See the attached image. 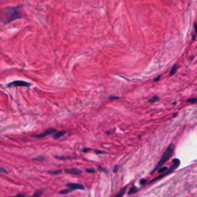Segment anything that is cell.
I'll return each instance as SVG.
<instances>
[{"label":"cell","mask_w":197,"mask_h":197,"mask_svg":"<svg viewBox=\"0 0 197 197\" xmlns=\"http://www.w3.org/2000/svg\"><path fill=\"white\" fill-rule=\"evenodd\" d=\"M126 187H124L115 197H122L124 195V194H125V192H126Z\"/></svg>","instance_id":"9c48e42d"},{"label":"cell","mask_w":197,"mask_h":197,"mask_svg":"<svg viewBox=\"0 0 197 197\" xmlns=\"http://www.w3.org/2000/svg\"><path fill=\"white\" fill-rule=\"evenodd\" d=\"M12 197H25L24 194H18L15 196H12Z\"/></svg>","instance_id":"d6986e66"},{"label":"cell","mask_w":197,"mask_h":197,"mask_svg":"<svg viewBox=\"0 0 197 197\" xmlns=\"http://www.w3.org/2000/svg\"><path fill=\"white\" fill-rule=\"evenodd\" d=\"M86 171H87V172H95V170L92 169H87Z\"/></svg>","instance_id":"ffe728a7"},{"label":"cell","mask_w":197,"mask_h":197,"mask_svg":"<svg viewBox=\"0 0 197 197\" xmlns=\"http://www.w3.org/2000/svg\"><path fill=\"white\" fill-rule=\"evenodd\" d=\"M30 83L25 81H15L8 84V86H29Z\"/></svg>","instance_id":"5b68a950"},{"label":"cell","mask_w":197,"mask_h":197,"mask_svg":"<svg viewBox=\"0 0 197 197\" xmlns=\"http://www.w3.org/2000/svg\"><path fill=\"white\" fill-rule=\"evenodd\" d=\"M61 172H62V171H60V170H56V171L49 172L50 174H53V175H57V174H59V173H61Z\"/></svg>","instance_id":"e0dca14e"},{"label":"cell","mask_w":197,"mask_h":197,"mask_svg":"<svg viewBox=\"0 0 197 197\" xmlns=\"http://www.w3.org/2000/svg\"><path fill=\"white\" fill-rule=\"evenodd\" d=\"M0 172H6V171L5 170V169L3 168H0Z\"/></svg>","instance_id":"cb8c5ba5"},{"label":"cell","mask_w":197,"mask_h":197,"mask_svg":"<svg viewBox=\"0 0 197 197\" xmlns=\"http://www.w3.org/2000/svg\"><path fill=\"white\" fill-rule=\"evenodd\" d=\"M146 182V179H142V180L140 181V184H141V185H143V184H145Z\"/></svg>","instance_id":"7402d4cb"},{"label":"cell","mask_w":197,"mask_h":197,"mask_svg":"<svg viewBox=\"0 0 197 197\" xmlns=\"http://www.w3.org/2000/svg\"><path fill=\"white\" fill-rule=\"evenodd\" d=\"M99 169L100 170H102V171H105V172H106V170L104 168H102L101 166H99Z\"/></svg>","instance_id":"603a6c76"},{"label":"cell","mask_w":197,"mask_h":197,"mask_svg":"<svg viewBox=\"0 0 197 197\" xmlns=\"http://www.w3.org/2000/svg\"><path fill=\"white\" fill-rule=\"evenodd\" d=\"M187 102H190V103H195L197 102V98H190L187 100Z\"/></svg>","instance_id":"9a60e30c"},{"label":"cell","mask_w":197,"mask_h":197,"mask_svg":"<svg viewBox=\"0 0 197 197\" xmlns=\"http://www.w3.org/2000/svg\"><path fill=\"white\" fill-rule=\"evenodd\" d=\"M66 133V131H60V132H56V133L54 135V136H53V139H59V138H61V137H63Z\"/></svg>","instance_id":"ba28073f"},{"label":"cell","mask_w":197,"mask_h":197,"mask_svg":"<svg viewBox=\"0 0 197 197\" xmlns=\"http://www.w3.org/2000/svg\"><path fill=\"white\" fill-rule=\"evenodd\" d=\"M55 132H56V129H47L46 131H45L43 133H41L39 135H35V136H33L35 138H38V139H43V138H44L46 136H49V135L53 134V133H55Z\"/></svg>","instance_id":"277c9868"},{"label":"cell","mask_w":197,"mask_h":197,"mask_svg":"<svg viewBox=\"0 0 197 197\" xmlns=\"http://www.w3.org/2000/svg\"><path fill=\"white\" fill-rule=\"evenodd\" d=\"M65 172L69 173V174H72V175H80L82 173V172L77 169V168H71V169H66Z\"/></svg>","instance_id":"52a82bcc"},{"label":"cell","mask_w":197,"mask_h":197,"mask_svg":"<svg viewBox=\"0 0 197 197\" xmlns=\"http://www.w3.org/2000/svg\"><path fill=\"white\" fill-rule=\"evenodd\" d=\"M174 149H175V146H174L173 144L169 145V146L166 149V150L164 152L162 158L160 159L159 162H158V164H157L156 166H155V168L153 169V171L152 172V173L154 172H155L157 169H159L161 168V166H162V165H163L165 162L168 161V160L170 159V157L172 156V153H173Z\"/></svg>","instance_id":"7a4b0ae2"},{"label":"cell","mask_w":197,"mask_h":197,"mask_svg":"<svg viewBox=\"0 0 197 197\" xmlns=\"http://www.w3.org/2000/svg\"><path fill=\"white\" fill-rule=\"evenodd\" d=\"M23 6H6L0 12V20L4 24H8L16 19L23 18Z\"/></svg>","instance_id":"6da1fadb"},{"label":"cell","mask_w":197,"mask_h":197,"mask_svg":"<svg viewBox=\"0 0 197 197\" xmlns=\"http://www.w3.org/2000/svg\"><path fill=\"white\" fill-rule=\"evenodd\" d=\"M36 160H39V161H43L45 159V158H42V157H39V158H36L35 159Z\"/></svg>","instance_id":"44dd1931"},{"label":"cell","mask_w":197,"mask_h":197,"mask_svg":"<svg viewBox=\"0 0 197 197\" xmlns=\"http://www.w3.org/2000/svg\"><path fill=\"white\" fill-rule=\"evenodd\" d=\"M168 169H168L166 166H164V167H162V168H160V169L158 170V172H159V173H162V172H165Z\"/></svg>","instance_id":"5bb4252c"},{"label":"cell","mask_w":197,"mask_h":197,"mask_svg":"<svg viewBox=\"0 0 197 197\" xmlns=\"http://www.w3.org/2000/svg\"><path fill=\"white\" fill-rule=\"evenodd\" d=\"M177 69H178V66L175 65V66L172 67V69H171V71H170V76H173V75L175 73V72L177 71Z\"/></svg>","instance_id":"30bf717a"},{"label":"cell","mask_w":197,"mask_h":197,"mask_svg":"<svg viewBox=\"0 0 197 197\" xmlns=\"http://www.w3.org/2000/svg\"><path fill=\"white\" fill-rule=\"evenodd\" d=\"M72 189H64V190H62V191H59V194H61V195H65V194H68L69 192H72Z\"/></svg>","instance_id":"7c38bea8"},{"label":"cell","mask_w":197,"mask_h":197,"mask_svg":"<svg viewBox=\"0 0 197 197\" xmlns=\"http://www.w3.org/2000/svg\"><path fill=\"white\" fill-rule=\"evenodd\" d=\"M96 152H97V153H102L103 152H102V151H96Z\"/></svg>","instance_id":"4316f807"},{"label":"cell","mask_w":197,"mask_h":197,"mask_svg":"<svg viewBox=\"0 0 197 197\" xmlns=\"http://www.w3.org/2000/svg\"><path fill=\"white\" fill-rule=\"evenodd\" d=\"M43 190L37 191L36 192H35V193L33 194V195L32 197H40L41 195H43Z\"/></svg>","instance_id":"8fae6325"},{"label":"cell","mask_w":197,"mask_h":197,"mask_svg":"<svg viewBox=\"0 0 197 197\" xmlns=\"http://www.w3.org/2000/svg\"><path fill=\"white\" fill-rule=\"evenodd\" d=\"M159 99L158 96H154V97H152V99H149V102H155L158 101Z\"/></svg>","instance_id":"2e32d148"},{"label":"cell","mask_w":197,"mask_h":197,"mask_svg":"<svg viewBox=\"0 0 197 197\" xmlns=\"http://www.w3.org/2000/svg\"><path fill=\"white\" fill-rule=\"evenodd\" d=\"M137 191H138V189H137L136 187H135V186H133V187H132L131 189L129 190V195H131V194H133V193H136Z\"/></svg>","instance_id":"4fadbf2b"},{"label":"cell","mask_w":197,"mask_h":197,"mask_svg":"<svg viewBox=\"0 0 197 197\" xmlns=\"http://www.w3.org/2000/svg\"><path fill=\"white\" fill-rule=\"evenodd\" d=\"M57 159H69L71 157H66V156H56Z\"/></svg>","instance_id":"ac0fdd59"},{"label":"cell","mask_w":197,"mask_h":197,"mask_svg":"<svg viewBox=\"0 0 197 197\" xmlns=\"http://www.w3.org/2000/svg\"><path fill=\"white\" fill-rule=\"evenodd\" d=\"M89 150H90V149H83V150H82V151H83V152H87V151H89Z\"/></svg>","instance_id":"d4e9b609"},{"label":"cell","mask_w":197,"mask_h":197,"mask_svg":"<svg viewBox=\"0 0 197 197\" xmlns=\"http://www.w3.org/2000/svg\"><path fill=\"white\" fill-rule=\"evenodd\" d=\"M179 164H180V161H179V159H174L172 160V166L170 167V169H168L166 172H165V173H163V174H162V175L157 176V177H155V179H153L150 182H153L155 181V180H158V179H162V178L165 177V175H167L168 174H169L170 172H172L173 170H175L176 168H177V167L179 166Z\"/></svg>","instance_id":"3957f363"},{"label":"cell","mask_w":197,"mask_h":197,"mask_svg":"<svg viewBox=\"0 0 197 197\" xmlns=\"http://www.w3.org/2000/svg\"><path fill=\"white\" fill-rule=\"evenodd\" d=\"M66 186L68 187V189H70L72 191L76 190V189H82V190L85 189L84 185H82L81 184H78V183H68L66 184Z\"/></svg>","instance_id":"8992f818"},{"label":"cell","mask_w":197,"mask_h":197,"mask_svg":"<svg viewBox=\"0 0 197 197\" xmlns=\"http://www.w3.org/2000/svg\"><path fill=\"white\" fill-rule=\"evenodd\" d=\"M117 169H118V166H116V168H115V169H114V172H116Z\"/></svg>","instance_id":"484cf974"}]
</instances>
